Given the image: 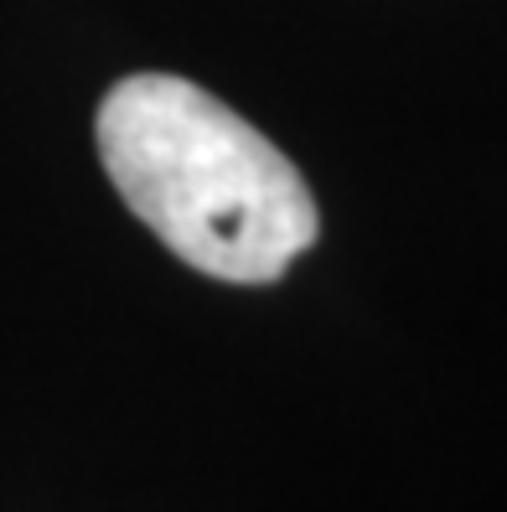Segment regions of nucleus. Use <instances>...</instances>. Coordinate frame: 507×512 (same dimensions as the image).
Returning <instances> with one entry per match:
<instances>
[{
  "label": "nucleus",
  "instance_id": "1",
  "mask_svg": "<svg viewBox=\"0 0 507 512\" xmlns=\"http://www.w3.org/2000/svg\"><path fill=\"white\" fill-rule=\"evenodd\" d=\"M114 192L161 244L228 285H270L321 228L316 197L249 119L171 73H135L99 104Z\"/></svg>",
  "mask_w": 507,
  "mask_h": 512
}]
</instances>
